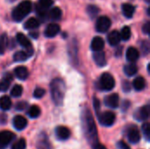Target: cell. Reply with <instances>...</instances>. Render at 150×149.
Here are the masks:
<instances>
[{
	"instance_id": "1",
	"label": "cell",
	"mask_w": 150,
	"mask_h": 149,
	"mask_svg": "<svg viewBox=\"0 0 150 149\" xmlns=\"http://www.w3.org/2000/svg\"><path fill=\"white\" fill-rule=\"evenodd\" d=\"M82 119V126L84 136L87 141L91 145H95L98 143V131L96 127V124L93 119V116L89 108L84 107L82 111L81 114Z\"/></svg>"
},
{
	"instance_id": "2",
	"label": "cell",
	"mask_w": 150,
	"mask_h": 149,
	"mask_svg": "<svg viewBox=\"0 0 150 149\" xmlns=\"http://www.w3.org/2000/svg\"><path fill=\"white\" fill-rule=\"evenodd\" d=\"M65 83L62 79L61 78H54L50 83V91H51V97L54 103L60 106L62 105L65 96Z\"/></svg>"
},
{
	"instance_id": "3",
	"label": "cell",
	"mask_w": 150,
	"mask_h": 149,
	"mask_svg": "<svg viewBox=\"0 0 150 149\" xmlns=\"http://www.w3.org/2000/svg\"><path fill=\"white\" fill-rule=\"evenodd\" d=\"M31 9H32V3H31V1H29V0L22 1L12 11V13H11L12 18L15 21H17V22L21 21L24 18H25L30 13Z\"/></svg>"
},
{
	"instance_id": "4",
	"label": "cell",
	"mask_w": 150,
	"mask_h": 149,
	"mask_svg": "<svg viewBox=\"0 0 150 149\" xmlns=\"http://www.w3.org/2000/svg\"><path fill=\"white\" fill-rule=\"evenodd\" d=\"M99 89L105 91L112 90L115 86V80L113 76L109 73H104L100 76L99 83H98Z\"/></svg>"
},
{
	"instance_id": "5",
	"label": "cell",
	"mask_w": 150,
	"mask_h": 149,
	"mask_svg": "<svg viewBox=\"0 0 150 149\" xmlns=\"http://www.w3.org/2000/svg\"><path fill=\"white\" fill-rule=\"evenodd\" d=\"M99 123L104 126H111L114 124L116 116L112 112H104L98 114Z\"/></svg>"
},
{
	"instance_id": "6",
	"label": "cell",
	"mask_w": 150,
	"mask_h": 149,
	"mask_svg": "<svg viewBox=\"0 0 150 149\" xmlns=\"http://www.w3.org/2000/svg\"><path fill=\"white\" fill-rule=\"evenodd\" d=\"M16 136L10 131L0 132V149H5L14 140Z\"/></svg>"
},
{
	"instance_id": "7",
	"label": "cell",
	"mask_w": 150,
	"mask_h": 149,
	"mask_svg": "<svg viewBox=\"0 0 150 149\" xmlns=\"http://www.w3.org/2000/svg\"><path fill=\"white\" fill-rule=\"evenodd\" d=\"M112 25L111 19L106 16H101L98 18L96 22V30L98 32H107Z\"/></svg>"
},
{
	"instance_id": "8",
	"label": "cell",
	"mask_w": 150,
	"mask_h": 149,
	"mask_svg": "<svg viewBox=\"0 0 150 149\" xmlns=\"http://www.w3.org/2000/svg\"><path fill=\"white\" fill-rule=\"evenodd\" d=\"M127 139L128 141L131 142V143H138L141 140V133H140V131L138 130L137 126H132L131 127H129L127 129Z\"/></svg>"
},
{
	"instance_id": "9",
	"label": "cell",
	"mask_w": 150,
	"mask_h": 149,
	"mask_svg": "<svg viewBox=\"0 0 150 149\" xmlns=\"http://www.w3.org/2000/svg\"><path fill=\"white\" fill-rule=\"evenodd\" d=\"M150 113V108L149 105H145V106H142V108L138 109L134 117L138 120V121H143V120H147L149 117Z\"/></svg>"
},
{
	"instance_id": "10",
	"label": "cell",
	"mask_w": 150,
	"mask_h": 149,
	"mask_svg": "<svg viewBox=\"0 0 150 149\" xmlns=\"http://www.w3.org/2000/svg\"><path fill=\"white\" fill-rule=\"evenodd\" d=\"M60 30H61V27L58 24L52 23V24H49L46 27L44 31V35L47 38H53L60 32Z\"/></svg>"
},
{
	"instance_id": "11",
	"label": "cell",
	"mask_w": 150,
	"mask_h": 149,
	"mask_svg": "<svg viewBox=\"0 0 150 149\" xmlns=\"http://www.w3.org/2000/svg\"><path fill=\"white\" fill-rule=\"evenodd\" d=\"M119 104H120V97L119 95L116 93H112L105 97V105L108 107L115 109L119 107Z\"/></svg>"
},
{
	"instance_id": "12",
	"label": "cell",
	"mask_w": 150,
	"mask_h": 149,
	"mask_svg": "<svg viewBox=\"0 0 150 149\" xmlns=\"http://www.w3.org/2000/svg\"><path fill=\"white\" fill-rule=\"evenodd\" d=\"M55 135L58 140L66 141L70 137L71 133H70V130L66 126H58L55 129Z\"/></svg>"
},
{
	"instance_id": "13",
	"label": "cell",
	"mask_w": 150,
	"mask_h": 149,
	"mask_svg": "<svg viewBox=\"0 0 150 149\" xmlns=\"http://www.w3.org/2000/svg\"><path fill=\"white\" fill-rule=\"evenodd\" d=\"M12 124L13 126L15 127V129L21 131L23 129H25L27 126V120L25 119V118H24L21 115H17L16 117H14L13 120H12Z\"/></svg>"
},
{
	"instance_id": "14",
	"label": "cell",
	"mask_w": 150,
	"mask_h": 149,
	"mask_svg": "<svg viewBox=\"0 0 150 149\" xmlns=\"http://www.w3.org/2000/svg\"><path fill=\"white\" fill-rule=\"evenodd\" d=\"M126 56H127V60L128 61H130L131 63H134L135 62L139 57H140V53L139 51L134 47H128V49L127 50V54H126Z\"/></svg>"
},
{
	"instance_id": "15",
	"label": "cell",
	"mask_w": 150,
	"mask_h": 149,
	"mask_svg": "<svg viewBox=\"0 0 150 149\" xmlns=\"http://www.w3.org/2000/svg\"><path fill=\"white\" fill-rule=\"evenodd\" d=\"M11 81H12V76L10 73L4 74L0 81V91L1 92L6 91L9 89Z\"/></svg>"
},
{
	"instance_id": "16",
	"label": "cell",
	"mask_w": 150,
	"mask_h": 149,
	"mask_svg": "<svg viewBox=\"0 0 150 149\" xmlns=\"http://www.w3.org/2000/svg\"><path fill=\"white\" fill-rule=\"evenodd\" d=\"M104 47H105V41L101 37L97 36V37L93 38V40L91 41V47L94 52L102 51Z\"/></svg>"
},
{
	"instance_id": "17",
	"label": "cell",
	"mask_w": 150,
	"mask_h": 149,
	"mask_svg": "<svg viewBox=\"0 0 150 149\" xmlns=\"http://www.w3.org/2000/svg\"><path fill=\"white\" fill-rule=\"evenodd\" d=\"M107 40H108V43L111 45V46H117L120 40H121V38H120V34L118 31L114 30V31H112L108 36H107Z\"/></svg>"
},
{
	"instance_id": "18",
	"label": "cell",
	"mask_w": 150,
	"mask_h": 149,
	"mask_svg": "<svg viewBox=\"0 0 150 149\" xmlns=\"http://www.w3.org/2000/svg\"><path fill=\"white\" fill-rule=\"evenodd\" d=\"M16 40H17L18 43L20 46H22L23 47H25V49H29V48L32 47V44H31L29 39H28L25 34H23V33H21V32L17 33V35H16Z\"/></svg>"
},
{
	"instance_id": "19",
	"label": "cell",
	"mask_w": 150,
	"mask_h": 149,
	"mask_svg": "<svg viewBox=\"0 0 150 149\" xmlns=\"http://www.w3.org/2000/svg\"><path fill=\"white\" fill-rule=\"evenodd\" d=\"M93 60L96 62V64L99 67H105L106 65V58L103 51L95 52L93 54Z\"/></svg>"
},
{
	"instance_id": "20",
	"label": "cell",
	"mask_w": 150,
	"mask_h": 149,
	"mask_svg": "<svg viewBox=\"0 0 150 149\" xmlns=\"http://www.w3.org/2000/svg\"><path fill=\"white\" fill-rule=\"evenodd\" d=\"M37 149H51L49 141L46 134L41 133L37 141Z\"/></svg>"
},
{
	"instance_id": "21",
	"label": "cell",
	"mask_w": 150,
	"mask_h": 149,
	"mask_svg": "<svg viewBox=\"0 0 150 149\" xmlns=\"http://www.w3.org/2000/svg\"><path fill=\"white\" fill-rule=\"evenodd\" d=\"M14 73H15V76H17V78H18L19 80H25L29 76L28 69L25 66L17 67L14 69Z\"/></svg>"
},
{
	"instance_id": "22",
	"label": "cell",
	"mask_w": 150,
	"mask_h": 149,
	"mask_svg": "<svg viewBox=\"0 0 150 149\" xmlns=\"http://www.w3.org/2000/svg\"><path fill=\"white\" fill-rule=\"evenodd\" d=\"M134 11H135V8L133 4H124L122 5V12H123V15L127 18H131L134 14Z\"/></svg>"
},
{
	"instance_id": "23",
	"label": "cell",
	"mask_w": 150,
	"mask_h": 149,
	"mask_svg": "<svg viewBox=\"0 0 150 149\" xmlns=\"http://www.w3.org/2000/svg\"><path fill=\"white\" fill-rule=\"evenodd\" d=\"M133 86L135 90L141 91L145 89L146 87V81L142 76H138L133 81Z\"/></svg>"
},
{
	"instance_id": "24",
	"label": "cell",
	"mask_w": 150,
	"mask_h": 149,
	"mask_svg": "<svg viewBox=\"0 0 150 149\" xmlns=\"http://www.w3.org/2000/svg\"><path fill=\"white\" fill-rule=\"evenodd\" d=\"M124 72L127 76H134L138 72V67L134 63H129L127 64L124 67Z\"/></svg>"
},
{
	"instance_id": "25",
	"label": "cell",
	"mask_w": 150,
	"mask_h": 149,
	"mask_svg": "<svg viewBox=\"0 0 150 149\" xmlns=\"http://www.w3.org/2000/svg\"><path fill=\"white\" fill-rule=\"evenodd\" d=\"M11 107V100L8 96H3L0 97V109L3 111H8Z\"/></svg>"
},
{
	"instance_id": "26",
	"label": "cell",
	"mask_w": 150,
	"mask_h": 149,
	"mask_svg": "<svg viewBox=\"0 0 150 149\" xmlns=\"http://www.w3.org/2000/svg\"><path fill=\"white\" fill-rule=\"evenodd\" d=\"M62 16V12L59 7L52 8L48 12V17L53 20H59V19H61Z\"/></svg>"
},
{
	"instance_id": "27",
	"label": "cell",
	"mask_w": 150,
	"mask_h": 149,
	"mask_svg": "<svg viewBox=\"0 0 150 149\" xmlns=\"http://www.w3.org/2000/svg\"><path fill=\"white\" fill-rule=\"evenodd\" d=\"M28 57H30V54L26 51H18L14 54L13 60H14V61L20 62V61H25Z\"/></svg>"
},
{
	"instance_id": "28",
	"label": "cell",
	"mask_w": 150,
	"mask_h": 149,
	"mask_svg": "<svg viewBox=\"0 0 150 149\" xmlns=\"http://www.w3.org/2000/svg\"><path fill=\"white\" fill-rule=\"evenodd\" d=\"M39 25H40V23L37 18H31L25 21V23L24 24V27L27 30H33V29L37 28L39 26Z\"/></svg>"
},
{
	"instance_id": "29",
	"label": "cell",
	"mask_w": 150,
	"mask_h": 149,
	"mask_svg": "<svg viewBox=\"0 0 150 149\" xmlns=\"http://www.w3.org/2000/svg\"><path fill=\"white\" fill-rule=\"evenodd\" d=\"M27 115L31 118V119H36L40 115V109L39 106L37 105H32L30 106V108L28 109L27 112Z\"/></svg>"
},
{
	"instance_id": "30",
	"label": "cell",
	"mask_w": 150,
	"mask_h": 149,
	"mask_svg": "<svg viewBox=\"0 0 150 149\" xmlns=\"http://www.w3.org/2000/svg\"><path fill=\"white\" fill-rule=\"evenodd\" d=\"M8 46V38L5 33L0 35V55L3 54Z\"/></svg>"
},
{
	"instance_id": "31",
	"label": "cell",
	"mask_w": 150,
	"mask_h": 149,
	"mask_svg": "<svg viewBox=\"0 0 150 149\" xmlns=\"http://www.w3.org/2000/svg\"><path fill=\"white\" fill-rule=\"evenodd\" d=\"M23 93V88L21 85L19 84H16L12 87V89L11 90V95L13 97H19Z\"/></svg>"
},
{
	"instance_id": "32",
	"label": "cell",
	"mask_w": 150,
	"mask_h": 149,
	"mask_svg": "<svg viewBox=\"0 0 150 149\" xmlns=\"http://www.w3.org/2000/svg\"><path fill=\"white\" fill-rule=\"evenodd\" d=\"M120 38L123 40H128L131 38V29L128 26H124L121 29V32H120Z\"/></svg>"
},
{
	"instance_id": "33",
	"label": "cell",
	"mask_w": 150,
	"mask_h": 149,
	"mask_svg": "<svg viewBox=\"0 0 150 149\" xmlns=\"http://www.w3.org/2000/svg\"><path fill=\"white\" fill-rule=\"evenodd\" d=\"M25 148H26V142L24 139L18 140L11 146V149H25Z\"/></svg>"
},
{
	"instance_id": "34",
	"label": "cell",
	"mask_w": 150,
	"mask_h": 149,
	"mask_svg": "<svg viewBox=\"0 0 150 149\" xmlns=\"http://www.w3.org/2000/svg\"><path fill=\"white\" fill-rule=\"evenodd\" d=\"M87 12H88V14L90 15L91 18H95L99 13V9L96 5H88Z\"/></svg>"
},
{
	"instance_id": "35",
	"label": "cell",
	"mask_w": 150,
	"mask_h": 149,
	"mask_svg": "<svg viewBox=\"0 0 150 149\" xmlns=\"http://www.w3.org/2000/svg\"><path fill=\"white\" fill-rule=\"evenodd\" d=\"M53 4V0H39V6L44 10H47Z\"/></svg>"
},
{
	"instance_id": "36",
	"label": "cell",
	"mask_w": 150,
	"mask_h": 149,
	"mask_svg": "<svg viewBox=\"0 0 150 149\" xmlns=\"http://www.w3.org/2000/svg\"><path fill=\"white\" fill-rule=\"evenodd\" d=\"M142 132H143V134L146 138L147 141H149L150 140V127L149 124L148 122L144 123L143 126H142Z\"/></svg>"
},
{
	"instance_id": "37",
	"label": "cell",
	"mask_w": 150,
	"mask_h": 149,
	"mask_svg": "<svg viewBox=\"0 0 150 149\" xmlns=\"http://www.w3.org/2000/svg\"><path fill=\"white\" fill-rule=\"evenodd\" d=\"M45 93H46V91H45L44 89H42V88H36L34 90V91H33V97L35 98H38L39 99V98L43 97V96L45 95Z\"/></svg>"
},
{
	"instance_id": "38",
	"label": "cell",
	"mask_w": 150,
	"mask_h": 149,
	"mask_svg": "<svg viewBox=\"0 0 150 149\" xmlns=\"http://www.w3.org/2000/svg\"><path fill=\"white\" fill-rule=\"evenodd\" d=\"M117 148L118 149H131L130 147L123 141H120L117 143Z\"/></svg>"
},
{
	"instance_id": "39",
	"label": "cell",
	"mask_w": 150,
	"mask_h": 149,
	"mask_svg": "<svg viewBox=\"0 0 150 149\" xmlns=\"http://www.w3.org/2000/svg\"><path fill=\"white\" fill-rule=\"evenodd\" d=\"M142 52L144 53V54H147L149 51V43L148 41H144L142 42Z\"/></svg>"
},
{
	"instance_id": "40",
	"label": "cell",
	"mask_w": 150,
	"mask_h": 149,
	"mask_svg": "<svg viewBox=\"0 0 150 149\" xmlns=\"http://www.w3.org/2000/svg\"><path fill=\"white\" fill-rule=\"evenodd\" d=\"M27 106V104L25 102H19L16 105V109L18 111H23L24 109H25Z\"/></svg>"
},
{
	"instance_id": "41",
	"label": "cell",
	"mask_w": 150,
	"mask_h": 149,
	"mask_svg": "<svg viewBox=\"0 0 150 149\" xmlns=\"http://www.w3.org/2000/svg\"><path fill=\"white\" fill-rule=\"evenodd\" d=\"M93 103H94V108H95V111H96L97 114H99V109H100V103H99V101L97 98H95Z\"/></svg>"
},
{
	"instance_id": "42",
	"label": "cell",
	"mask_w": 150,
	"mask_h": 149,
	"mask_svg": "<svg viewBox=\"0 0 150 149\" xmlns=\"http://www.w3.org/2000/svg\"><path fill=\"white\" fill-rule=\"evenodd\" d=\"M123 90L126 91V92H128L129 90H130V84H129V83L127 82V81H124L123 82Z\"/></svg>"
},
{
	"instance_id": "43",
	"label": "cell",
	"mask_w": 150,
	"mask_h": 149,
	"mask_svg": "<svg viewBox=\"0 0 150 149\" xmlns=\"http://www.w3.org/2000/svg\"><path fill=\"white\" fill-rule=\"evenodd\" d=\"M142 31H143L144 33L149 34V22H147V23L143 25Z\"/></svg>"
},
{
	"instance_id": "44",
	"label": "cell",
	"mask_w": 150,
	"mask_h": 149,
	"mask_svg": "<svg viewBox=\"0 0 150 149\" xmlns=\"http://www.w3.org/2000/svg\"><path fill=\"white\" fill-rule=\"evenodd\" d=\"M92 149H106V148L103 144L98 142V143H97V144L92 146Z\"/></svg>"
},
{
	"instance_id": "45",
	"label": "cell",
	"mask_w": 150,
	"mask_h": 149,
	"mask_svg": "<svg viewBox=\"0 0 150 149\" xmlns=\"http://www.w3.org/2000/svg\"><path fill=\"white\" fill-rule=\"evenodd\" d=\"M10 1H14V0H10Z\"/></svg>"
}]
</instances>
